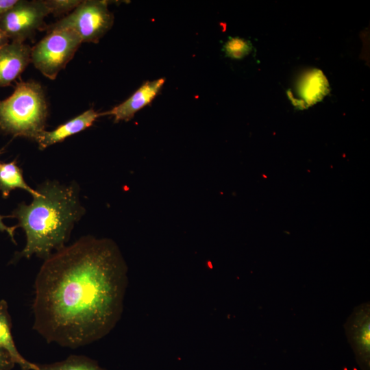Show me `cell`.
Returning a JSON list of instances; mask_svg holds the SVG:
<instances>
[{"instance_id":"1","label":"cell","mask_w":370,"mask_h":370,"mask_svg":"<svg viewBox=\"0 0 370 370\" xmlns=\"http://www.w3.org/2000/svg\"><path fill=\"white\" fill-rule=\"evenodd\" d=\"M127 267L116 243L83 236L44 260L36 277L33 329L48 343L75 349L119 321Z\"/></svg>"},{"instance_id":"2","label":"cell","mask_w":370,"mask_h":370,"mask_svg":"<svg viewBox=\"0 0 370 370\" xmlns=\"http://www.w3.org/2000/svg\"><path fill=\"white\" fill-rule=\"evenodd\" d=\"M36 190L38 195L31 204H18L10 215L17 219V228L21 227L26 236L25 247L12 261L34 255L46 260L66 246L75 225L86 213L79 186L75 181L62 184L47 180Z\"/></svg>"},{"instance_id":"3","label":"cell","mask_w":370,"mask_h":370,"mask_svg":"<svg viewBox=\"0 0 370 370\" xmlns=\"http://www.w3.org/2000/svg\"><path fill=\"white\" fill-rule=\"evenodd\" d=\"M47 113L42 86L34 81L20 82L10 97L0 100V131L36 141L45 130Z\"/></svg>"},{"instance_id":"4","label":"cell","mask_w":370,"mask_h":370,"mask_svg":"<svg viewBox=\"0 0 370 370\" xmlns=\"http://www.w3.org/2000/svg\"><path fill=\"white\" fill-rule=\"evenodd\" d=\"M82 42L80 37L69 29L49 32L31 51V62L46 77L55 79L73 58Z\"/></svg>"},{"instance_id":"5","label":"cell","mask_w":370,"mask_h":370,"mask_svg":"<svg viewBox=\"0 0 370 370\" xmlns=\"http://www.w3.org/2000/svg\"><path fill=\"white\" fill-rule=\"evenodd\" d=\"M113 14L108 8L106 1L85 0L70 14L49 27V32L58 29H69L75 32L82 42H98L111 29Z\"/></svg>"},{"instance_id":"6","label":"cell","mask_w":370,"mask_h":370,"mask_svg":"<svg viewBox=\"0 0 370 370\" xmlns=\"http://www.w3.org/2000/svg\"><path fill=\"white\" fill-rule=\"evenodd\" d=\"M49 14L44 0H17L0 18V29L10 40L24 42L42 27Z\"/></svg>"},{"instance_id":"7","label":"cell","mask_w":370,"mask_h":370,"mask_svg":"<svg viewBox=\"0 0 370 370\" xmlns=\"http://www.w3.org/2000/svg\"><path fill=\"white\" fill-rule=\"evenodd\" d=\"M32 48L24 42L11 41L0 49V87L9 86L31 61Z\"/></svg>"},{"instance_id":"8","label":"cell","mask_w":370,"mask_h":370,"mask_svg":"<svg viewBox=\"0 0 370 370\" xmlns=\"http://www.w3.org/2000/svg\"><path fill=\"white\" fill-rule=\"evenodd\" d=\"M164 82V78L145 82L127 99L112 110L100 114V116L112 115L114 116L115 123L130 121L138 111L155 99Z\"/></svg>"},{"instance_id":"9","label":"cell","mask_w":370,"mask_h":370,"mask_svg":"<svg viewBox=\"0 0 370 370\" xmlns=\"http://www.w3.org/2000/svg\"><path fill=\"white\" fill-rule=\"evenodd\" d=\"M100 113L90 108L81 114L58 126L52 131H42L36 142L40 150L64 141L66 138L77 134L92 125Z\"/></svg>"},{"instance_id":"10","label":"cell","mask_w":370,"mask_h":370,"mask_svg":"<svg viewBox=\"0 0 370 370\" xmlns=\"http://www.w3.org/2000/svg\"><path fill=\"white\" fill-rule=\"evenodd\" d=\"M296 92L297 96L291 100L295 106L304 109L321 101L329 93L330 85L323 72L315 69L302 77Z\"/></svg>"},{"instance_id":"11","label":"cell","mask_w":370,"mask_h":370,"mask_svg":"<svg viewBox=\"0 0 370 370\" xmlns=\"http://www.w3.org/2000/svg\"><path fill=\"white\" fill-rule=\"evenodd\" d=\"M0 348L5 350L21 370H36V364L26 360L18 352L12 334V321L8 305L0 300Z\"/></svg>"},{"instance_id":"12","label":"cell","mask_w":370,"mask_h":370,"mask_svg":"<svg viewBox=\"0 0 370 370\" xmlns=\"http://www.w3.org/2000/svg\"><path fill=\"white\" fill-rule=\"evenodd\" d=\"M22 189L36 197L38 195L36 189L32 188L25 182L23 170L15 160L1 163L0 165V192L4 199H7L11 191Z\"/></svg>"},{"instance_id":"13","label":"cell","mask_w":370,"mask_h":370,"mask_svg":"<svg viewBox=\"0 0 370 370\" xmlns=\"http://www.w3.org/2000/svg\"><path fill=\"white\" fill-rule=\"evenodd\" d=\"M36 370H106L98 362L83 355H70L66 359L47 364H36Z\"/></svg>"},{"instance_id":"14","label":"cell","mask_w":370,"mask_h":370,"mask_svg":"<svg viewBox=\"0 0 370 370\" xmlns=\"http://www.w3.org/2000/svg\"><path fill=\"white\" fill-rule=\"evenodd\" d=\"M253 49L249 40L239 37L230 38L225 43L223 50L227 57L240 60L249 55Z\"/></svg>"},{"instance_id":"15","label":"cell","mask_w":370,"mask_h":370,"mask_svg":"<svg viewBox=\"0 0 370 370\" xmlns=\"http://www.w3.org/2000/svg\"><path fill=\"white\" fill-rule=\"evenodd\" d=\"M80 0H44L50 14L60 15L72 12L81 3Z\"/></svg>"},{"instance_id":"16","label":"cell","mask_w":370,"mask_h":370,"mask_svg":"<svg viewBox=\"0 0 370 370\" xmlns=\"http://www.w3.org/2000/svg\"><path fill=\"white\" fill-rule=\"evenodd\" d=\"M369 322L368 320L363 326V328H362L359 336V340L358 341L360 352L365 355L366 359H367V357L369 358Z\"/></svg>"},{"instance_id":"17","label":"cell","mask_w":370,"mask_h":370,"mask_svg":"<svg viewBox=\"0 0 370 370\" xmlns=\"http://www.w3.org/2000/svg\"><path fill=\"white\" fill-rule=\"evenodd\" d=\"M14 366L15 363L10 356L0 348V370H12Z\"/></svg>"},{"instance_id":"18","label":"cell","mask_w":370,"mask_h":370,"mask_svg":"<svg viewBox=\"0 0 370 370\" xmlns=\"http://www.w3.org/2000/svg\"><path fill=\"white\" fill-rule=\"evenodd\" d=\"M10 217V215L8 216H3L0 214V232H5L8 236L10 237L11 241L14 243L16 244L15 238H14V234H15V230L17 228L16 225L14 226H8L6 225L3 221V219L5 218Z\"/></svg>"},{"instance_id":"19","label":"cell","mask_w":370,"mask_h":370,"mask_svg":"<svg viewBox=\"0 0 370 370\" xmlns=\"http://www.w3.org/2000/svg\"><path fill=\"white\" fill-rule=\"evenodd\" d=\"M16 1L17 0H0V18Z\"/></svg>"},{"instance_id":"20","label":"cell","mask_w":370,"mask_h":370,"mask_svg":"<svg viewBox=\"0 0 370 370\" xmlns=\"http://www.w3.org/2000/svg\"><path fill=\"white\" fill-rule=\"evenodd\" d=\"M10 42V39L0 29V49Z\"/></svg>"},{"instance_id":"21","label":"cell","mask_w":370,"mask_h":370,"mask_svg":"<svg viewBox=\"0 0 370 370\" xmlns=\"http://www.w3.org/2000/svg\"><path fill=\"white\" fill-rule=\"evenodd\" d=\"M1 162H0V165H1Z\"/></svg>"}]
</instances>
